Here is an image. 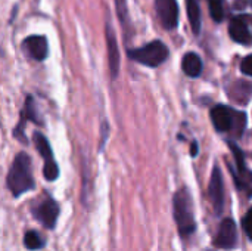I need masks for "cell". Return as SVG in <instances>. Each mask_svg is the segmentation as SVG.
Instances as JSON below:
<instances>
[{"instance_id": "cell-1", "label": "cell", "mask_w": 252, "mask_h": 251, "mask_svg": "<svg viewBox=\"0 0 252 251\" xmlns=\"http://www.w3.org/2000/svg\"><path fill=\"white\" fill-rule=\"evenodd\" d=\"M6 185L15 198L35 188V182L31 173V158L28 157V154L19 152L15 157L7 173Z\"/></svg>"}, {"instance_id": "cell-2", "label": "cell", "mask_w": 252, "mask_h": 251, "mask_svg": "<svg viewBox=\"0 0 252 251\" xmlns=\"http://www.w3.org/2000/svg\"><path fill=\"white\" fill-rule=\"evenodd\" d=\"M173 215L182 238H188L193 235L196 231V222L193 215V204L190 192L186 188H182L174 194L173 198Z\"/></svg>"}, {"instance_id": "cell-3", "label": "cell", "mask_w": 252, "mask_h": 251, "mask_svg": "<svg viewBox=\"0 0 252 251\" xmlns=\"http://www.w3.org/2000/svg\"><path fill=\"white\" fill-rule=\"evenodd\" d=\"M211 121L217 132H229L236 138H241L247 127V114L244 111L233 109L227 105H216L211 109Z\"/></svg>"}, {"instance_id": "cell-4", "label": "cell", "mask_w": 252, "mask_h": 251, "mask_svg": "<svg viewBox=\"0 0 252 251\" xmlns=\"http://www.w3.org/2000/svg\"><path fill=\"white\" fill-rule=\"evenodd\" d=\"M127 55H128V58H131L133 61H136L142 65L157 68L168 59L170 50L161 40H155L142 47L128 49Z\"/></svg>"}, {"instance_id": "cell-5", "label": "cell", "mask_w": 252, "mask_h": 251, "mask_svg": "<svg viewBox=\"0 0 252 251\" xmlns=\"http://www.w3.org/2000/svg\"><path fill=\"white\" fill-rule=\"evenodd\" d=\"M34 143H35V149L38 151V154L41 155V158L44 160V167H43V176L46 180L49 182H53L58 179L59 176V167L53 158V151H52V146L47 141V138L40 133V132H35L34 133Z\"/></svg>"}, {"instance_id": "cell-6", "label": "cell", "mask_w": 252, "mask_h": 251, "mask_svg": "<svg viewBox=\"0 0 252 251\" xmlns=\"http://www.w3.org/2000/svg\"><path fill=\"white\" fill-rule=\"evenodd\" d=\"M229 148H230V151L235 157V163H236V172L233 170V167H230L235 183L239 191H247L250 195H252V172L245 164V157L235 142H229Z\"/></svg>"}, {"instance_id": "cell-7", "label": "cell", "mask_w": 252, "mask_h": 251, "mask_svg": "<svg viewBox=\"0 0 252 251\" xmlns=\"http://www.w3.org/2000/svg\"><path fill=\"white\" fill-rule=\"evenodd\" d=\"M59 204L50 198V197H46L37 207H34V217L47 229H53L56 226V220H58V216H59Z\"/></svg>"}, {"instance_id": "cell-8", "label": "cell", "mask_w": 252, "mask_h": 251, "mask_svg": "<svg viewBox=\"0 0 252 251\" xmlns=\"http://www.w3.org/2000/svg\"><path fill=\"white\" fill-rule=\"evenodd\" d=\"M208 194L211 198V204L214 209V213L220 216L224 209V183H223V175L219 166L214 167L210 179V186H208Z\"/></svg>"}, {"instance_id": "cell-9", "label": "cell", "mask_w": 252, "mask_h": 251, "mask_svg": "<svg viewBox=\"0 0 252 251\" xmlns=\"http://www.w3.org/2000/svg\"><path fill=\"white\" fill-rule=\"evenodd\" d=\"M157 15L165 30H174L179 24L177 0H155Z\"/></svg>"}, {"instance_id": "cell-10", "label": "cell", "mask_w": 252, "mask_h": 251, "mask_svg": "<svg viewBox=\"0 0 252 251\" xmlns=\"http://www.w3.org/2000/svg\"><path fill=\"white\" fill-rule=\"evenodd\" d=\"M105 38H106V52H108V67L112 78L118 77L120 72V49H118V40L115 36V31L108 22L105 25Z\"/></svg>"}, {"instance_id": "cell-11", "label": "cell", "mask_w": 252, "mask_h": 251, "mask_svg": "<svg viewBox=\"0 0 252 251\" xmlns=\"http://www.w3.org/2000/svg\"><path fill=\"white\" fill-rule=\"evenodd\" d=\"M238 243V231H236V223L233 219L227 217L220 223L219 232L214 238V246L217 249H224V250H232L236 247Z\"/></svg>"}, {"instance_id": "cell-12", "label": "cell", "mask_w": 252, "mask_h": 251, "mask_svg": "<svg viewBox=\"0 0 252 251\" xmlns=\"http://www.w3.org/2000/svg\"><path fill=\"white\" fill-rule=\"evenodd\" d=\"M22 47L34 61H44L49 55V43L44 36H28L24 40Z\"/></svg>"}, {"instance_id": "cell-13", "label": "cell", "mask_w": 252, "mask_h": 251, "mask_svg": "<svg viewBox=\"0 0 252 251\" xmlns=\"http://www.w3.org/2000/svg\"><path fill=\"white\" fill-rule=\"evenodd\" d=\"M27 121H34V123H37V124H41V121H40V118H38V115H37V109H35L34 101H32L31 96L27 98L25 105H24V109H22V112H21L19 123H18V126L13 129V136H15L18 141H21L22 143L27 142V138H25V135H24V129H25Z\"/></svg>"}, {"instance_id": "cell-14", "label": "cell", "mask_w": 252, "mask_h": 251, "mask_svg": "<svg viewBox=\"0 0 252 251\" xmlns=\"http://www.w3.org/2000/svg\"><path fill=\"white\" fill-rule=\"evenodd\" d=\"M229 34L239 44H251L252 34L244 16H235L229 24Z\"/></svg>"}, {"instance_id": "cell-15", "label": "cell", "mask_w": 252, "mask_h": 251, "mask_svg": "<svg viewBox=\"0 0 252 251\" xmlns=\"http://www.w3.org/2000/svg\"><path fill=\"white\" fill-rule=\"evenodd\" d=\"M227 95L233 102L245 105L250 102L252 96V83L247 80H236L227 87Z\"/></svg>"}, {"instance_id": "cell-16", "label": "cell", "mask_w": 252, "mask_h": 251, "mask_svg": "<svg viewBox=\"0 0 252 251\" xmlns=\"http://www.w3.org/2000/svg\"><path fill=\"white\" fill-rule=\"evenodd\" d=\"M182 68H183L186 75L195 78V77H199L202 74L204 64H202V59H201V56L198 53L189 52L182 59Z\"/></svg>"}, {"instance_id": "cell-17", "label": "cell", "mask_w": 252, "mask_h": 251, "mask_svg": "<svg viewBox=\"0 0 252 251\" xmlns=\"http://www.w3.org/2000/svg\"><path fill=\"white\" fill-rule=\"evenodd\" d=\"M186 9H188V18H189V24L192 27L193 34H199L201 33V7H199V1L198 0H186Z\"/></svg>"}, {"instance_id": "cell-18", "label": "cell", "mask_w": 252, "mask_h": 251, "mask_svg": "<svg viewBox=\"0 0 252 251\" xmlns=\"http://www.w3.org/2000/svg\"><path fill=\"white\" fill-rule=\"evenodd\" d=\"M24 246L28 250H40L44 247V240L35 231H28L24 235Z\"/></svg>"}, {"instance_id": "cell-19", "label": "cell", "mask_w": 252, "mask_h": 251, "mask_svg": "<svg viewBox=\"0 0 252 251\" xmlns=\"http://www.w3.org/2000/svg\"><path fill=\"white\" fill-rule=\"evenodd\" d=\"M210 7V15L216 22H221L224 18V6L223 0H207Z\"/></svg>"}, {"instance_id": "cell-20", "label": "cell", "mask_w": 252, "mask_h": 251, "mask_svg": "<svg viewBox=\"0 0 252 251\" xmlns=\"http://www.w3.org/2000/svg\"><path fill=\"white\" fill-rule=\"evenodd\" d=\"M114 1H115V7H117L118 19L121 21V25L126 28L128 25V9H127V3H126V0H114Z\"/></svg>"}, {"instance_id": "cell-21", "label": "cell", "mask_w": 252, "mask_h": 251, "mask_svg": "<svg viewBox=\"0 0 252 251\" xmlns=\"http://www.w3.org/2000/svg\"><path fill=\"white\" fill-rule=\"evenodd\" d=\"M242 228H244L245 234L252 240V207L248 210V213L242 219Z\"/></svg>"}, {"instance_id": "cell-22", "label": "cell", "mask_w": 252, "mask_h": 251, "mask_svg": "<svg viewBox=\"0 0 252 251\" xmlns=\"http://www.w3.org/2000/svg\"><path fill=\"white\" fill-rule=\"evenodd\" d=\"M241 71L245 75L252 77V55H248V56H245L242 59V62H241Z\"/></svg>"}, {"instance_id": "cell-23", "label": "cell", "mask_w": 252, "mask_h": 251, "mask_svg": "<svg viewBox=\"0 0 252 251\" xmlns=\"http://www.w3.org/2000/svg\"><path fill=\"white\" fill-rule=\"evenodd\" d=\"M190 154H192V157H196L198 155V143L193 141L192 142V146H190Z\"/></svg>"}, {"instance_id": "cell-24", "label": "cell", "mask_w": 252, "mask_h": 251, "mask_svg": "<svg viewBox=\"0 0 252 251\" xmlns=\"http://www.w3.org/2000/svg\"><path fill=\"white\" fill-rule=\"evenodd\" d=\"M250 4H251V7H252V0H250Z\"/></svg>"}]
</instances>
